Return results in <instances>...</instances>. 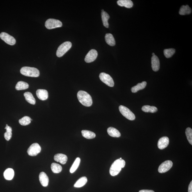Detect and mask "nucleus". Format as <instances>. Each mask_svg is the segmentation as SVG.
I'll return each instance as SVG.
<instances>
[{"instance_id": "7", "label": "nucleus", "mask_w": 192, "mask_h": 192, "mask_svg": "<svg viewBox=\"0 0 192 192\" xmlns=\"http://www.w3.org/2000/svg\"><path fill=\"white\" fill-rule=\"evenodd\" d=\"M99 78L102 82L110 87H113L114 82L112 77L108 74L105 73H101L99 75Z\"/></svg>"}, {"instance_id": "29", "label": "nucleus", "mask_w": 192, "mask_h": 192, "mask_svg": "<svg viewBox=\"0 0 192 192\" xmlns=\"http://www.w3.org/2000/svg\"><path fill=\"white\" fill-rule=\"evenodd\" d=\"M5 129H6V132L4 134V137L6 140L8 141L11 139L12 137V129L11 127L8 126V124H6Z\"/></svg>"}, {"instance_id": "23", "label": "nucleus", "mask_w": 192, "mask_h": 192, "mask_svg": "<svg viewBox=\"0 0 192 192\" xmlns=\"http://www.w3.org/2000/svg\"><path fill=\"white\" fill-rule=\"evenodd\" d=\"M23 95H24L27 102H28V103L32 104V105H35L36 103V100H35L34 97H33V94L31 92H25L23 94Z\"/></svg>"}, {"instance_id": "36", "label": "nucleus", "mask_w": 192, "mask_h": 192, "mask_svg": "<svg viewBox=\"0 0 192 192\" xmlns=\"http://www.w3.org/2000/svg\"><path fill=\"white\" fill-rule=\"evenodd\" d=\"M139 192H154V191L152 190H140Z\"/></svg>"}, {"instance_id": "5", "label": "nucleus", "mask_w": 192, "mask_h": 192, "mask_svg": "<svg viewBox=\"0 0 192 192\" xmlns=\"http://www.w3.org/2000/svg\"><path fill=\"white\" fill-rule=\"evenodd\" d=\"M119 112L123 116L129 120H134L135 119V116L128 108L122 105L119 107Z\"/></svg>"}, {"instance_id": "32", "label": "nucleus", "mask_w": 192, "mask_h": 192, "mask_svg": "<svg viewBox=\"0 0 192 192\" xmlns=\"http://www.w3.org/2000/svg\"><path fill=\"white\" fill-rule=\"evenodd\" d=\"M18 121L21 125L26 126L30 124L31 122V118L28 116H25L20 119Z\"/></svg>"}, {"instance_id": "22", "label": "nucleus", "mask_w": 192, "mask_h": 192, "mask_svg": "<svg viewBox=\"0 0 192 192\" xmlns=\"http://www.w3.org/2000/svg\"><path fill=\"white\" fill-rule=\"evenodd\" d=\"M105 40L106 43L110 46H113L115 45V40L111 33H108L106 34Z\"/></svg>"}, {"instance_id": "33", "label": "nucleus", "mask_w": 192, "mask_h": 192, "mask_svg": "<svg viewBox=\"0 0 192 192\" xmlns=\"http://www.w3.org/2000/svg\"><path fill=\"white\" fill-rule=\"evenodd\" d=\"M176 52V50L174 48L166 49L164 50L165 56L166 58H169L173 56Z\"/></svg>"}, {"instance_id": "13", "label": "nucleus", "mask_w": 192, "mask_h": 192, "mask_svg": "<svg viewBox=\"0 0 192 192\" xmlns=\"http://www.w3.org/2000/svg\"><path fill=\"white\" fill-rule=\"evenodd\" d=\"M169 144V139L167 137H163L160 139L158 142V148L163 149L167 147Z\"/></svg>"}, {"instance_id": "10", "label": "nucleus", "mask_w": 192, "mask_h": 192, "mask_svg": "<svg viewBox=\"0 0 192 192\" xmlns=\"http://www.w3.org/2000/svg\"><path fill=\"white\" fill-rule=\"evenodd\" d=\"M173 166V163L171 161H166L160 165L158 168V172L163 173L169 171Z\"/></svg>"}, {"instance_id": "15", "label": "nucleus", "mask_w": 192, "mask_h": 192, "mask_svg": "<svg viewBox=\"0 0 192 192\" xmlns=\"http://www.w3.org/2000/svg\"><path fill=\"white\" fill-rule=\"evenodd\" d=\"M54 159L57 162H60L62 164H65L67 162L68 158L65 154L59 153L55 155Z\"/></svg>"}, {"instance_id": "1", "label": "nucleus", "mask_w": 192, "mask_h": 192, "mask_svg": "<svg viewBox=\"0 0 192 192\" xmlns=\"http://www.w3.org/2000/svg\"><path fill=\"white\" fill-rule=\"evenodd\" d=\"M125 161L121 158L116 160L110 168V174L112 176H117L120 172L122 168L125 166Z\"/></svg>"}, {"instance_id": "28", "label": "nucleus", "mask_w": 192, "mask_h": 192, "mask_svg": "<svg viewBox=\"0 0 192 192\" xmlns=\"http://www.w3.org/2000/svg\"><path fill=\"white\" fill-rule=\"evenodd\" d=\"M142 110L145 112L155 113L157 112L158 109L154 106L144 105L142 108Z\"/></svg>"}, {"instance_id": "35", "label": "nucleus", "mask_w": 192, "mask_h": 192, "mask_svg": "<svg viewBox=\"0 0 192 192\" xmlns=\"http://www.w3.org/2000/svg\"><path fill=\"white\" fill-rule=\"evenodd\" d=\"M188 192H192V181L190 183L188 186Z\"/></svg>"}, {"instance_id": "25", "label": "nucleus", "mask_w": 192, "mask_h": 192, "mask_svg": "<svg viewBox=\"0 0 192 192\" xmlns=\"http://www.w3.org/2000/svg\"><path fill=\"white\" fill-rule=\"evenodd\" d=\"M87 178L85 176L79 178L74 185V187L77 188H80L84 186L87 182Z\"/></svg>"}, {"instance_id": "17", "label": "nucleus", "mask_w": 192, "mask_h": 192, "mask_svg": "<svg viewBox=\"0 0 192 192\" xmlns=\"http://www.w3.org/2000/svg\"><path fill=\"white\" fill-rule=\"evenodd\" d=\"M117 4L119 6L128 8H131L133 6L132 1L130 0H119L117 1Z\"/></svg>"}, {"instance_id": "6", "label": "nucleus", "mask_w": 192, "mask_h": 192, "mask_svg": "<svg viewBox=\"0 0 192 192\" xmlns=\"http://www.w3.org/2000/svg\"><path fill=\"white\" fill-rule=\"evenodd\" d=\"M45 26L48 29H52L61 27L62 26V23L58 20L49 18L45 22Z\"/></svg>"}, {"instance_id": "9", "label": "nucleus", "mask_w": 192, "mask_h": 192, "mask_svg": "<svg viewBox=\"0 0 192 192\" xmlns=\"http://www.w3.org/2000/svg\"><path fill=\"white\" fill-rule=\"evenodd\" d=\"M0 38L8 45H14L16 43V40L14 37L4 32L1 33Z\"/></svg>"}, {"instance_id": "16", "label": "nucleus", "mask_w": 192, "mask_h": 192, "mask_svg": "<svg viewBox=\"0 0 192 192\" xmlns=\"http://www.w3.org/2000/svg\"><path fill=\"white\" fill-rule=\"evenodd\" d=\"M39 178L40 182L43 186L46 187L48 186L49 178L46 173L42 172L40 174Z\"/></svg>"}, {"instance_id": "34", "label": "nucleus", "mask_w": 192, "mask_h": 192, "mask_svg": "<svg viewBox=\"0 0 192 192\" xmlns=\"http://www.w3.org/2000/svg\"><path fill=\"white\" fill-rule=\"evenodd\" d=\"M185 134L188 142L192 145V129L191 128H187L185 131Z\"/></svg>"}, {"instance_id": "4", "label": "nucleus", "mask_w": 192, "mask_h": 192, "mask_svg": "<svg viewBox=\"0 0 192 192\" xmlns=\"http://www.w3.org/2000/svg\"><path fill=\"white\" fill-rule=\"evenodd\" d=\"M71 42L66 41L62 43L59 46L56 52L57 56L58 57L63 56L71 48Z\"/></svg>"}, {"instance_id": "38", "label": "nucleus", "mask_w": 192, "mask_h": 192, "mask_svg": "<svg viewBox=\"0 0 192 192\" xmlns=\"http://www.w3.org/2000/svg\"><path fill=\"white\" fill-rule=\"evenodd\" d=\"M32 120H33V119H31V121H32Z\"/></svg>"}, {"instance_id": "24", "label": "nucleus", "mask_w": 192, "mask_h": 192, "mask_svg": "<svg viewBox=\"0 0 192 192\" xmlns=\"http://www.w3.org/2000/svg\"><path fill=\"white\" fill-rule=\"evenodd\" d=\"M192 11L191 9L188 5L183 6H181L179 11V14L181 15L189 14H191Z\"/></svg>"}, {"instance_id": "2", "label": "nucleus", "mask_w": 192, "mask_h": 192, "mask_svg": "<svg viewBox=\"0 0 192 192\" xmlns=\"http://www.w3.org/2000/svg\"><path fill=\"white\" fill-rule=\"evenodd\" d=\"M77 97L81 103L85 107H89L92 105V101L90 94L84 91L80 90L77 93Z\"/></svg>"}, {"instance_id": "26", "label": "nucleus", "mask_w": 192, "mask_h": 192, "mask_svg": "<svg viewBox=\"0 0 192 192\" xmlns=\"http://www.w3.org/2000/svg\"><path fill=\"white\" fill-rule=\"evenodd\" d=\"M82 136L86 139H94L95 137L96 134L95 133L92 131L88 130H83L82 131Z\"/></svg>"}, {"instance_id": "14", "label": "nucleus", "mask_w": 192, "mask_h": 192, "mask_svg": "<svg viewBox=\"0 0 192 192\" xmlns=\"http://www.w3.org/2000/svg\"><path fill=\"white\" fill-rule=\"evenodd\" d=\"M38 98L41 100H45L48 98V92L45 89H38L36 92Z\"/></svg>"}, {"instance_id": "31", "label": "nucleus", "mask_w": 192, "mask_h": 192, "mask_svg": "<svg viewBox=\"0 0 192 192\" xmlns=\"http://www.w3.org/2000/svg\"><path fill=\"white\" fill-rule=\"evenodd\" d=\"M52 171L55 173H59L62 171V168L60 165L55 163H52L51 165Z\"/></svg>"}, {"instance_id": "30", "label": "nucleus", "mask_w": 192, "mask_h": 192, "mask_svg": "<svg viewBox=\"0 0 192 192\" xmlns=\"http://www.w3.org/2000/svg\"><path fill=\"white\" fill-rule=\"evenodd\" d=\"M80 158H77L75 159V161H74L73 164L72 165L71 168L70 169V172L71 173H73L76 171L77 168L80 166Z\"/></svg>"}, {"instance_id": "37", "label": "nucleus", "mask_w": 192, "mask_h": 192, "mask_svg": "<svg viewBox=\"0 0 192 192\" xmlns=\"http://www.w3.org/2000/svg\"><path fill=\"white\" fill-rule=\"evenodd\" d=\"M152 55L153 56V55H155V54H154V53H152Z\"/></svg>"}, {"instance_id": "8", "label": "nucleus", "mask_w": 192, "mask_h": 192, "mask_svg": "<svg viewBox=\"0 0 192 192\" xmlns=\"http://www.w3.org/2000/svg\"><path fill=\"white\" fill-rule=\"evenodd\" d=\"M41 151V147L38 143H34L31 145L28 148L27 152L28 155L35 156L38 155Z\"/></svg>"}, {"instance_id": "19", "label": "nucleus", "mask_w": 192, "mask_h": 192, "mask_svg": "<svg viewBox=\"0 0 192 192\" xmlns=\"http://www.w3.org/2000/svg\"><path fill=\"white\" fill-rule=\"evenodd\" d=\"M14 176V170L11 168H8L5 171L4 176L5 179L10 181L13 179Z\"/></svg>"}, {"instance_id": "27", "label": "nucleus", "mask_w": 192, "mask_h": 192, "mask_svg": "<svg viewBox=\"0 0 192 192\" xmlns=\"http://www.w3.org/2000/svg\"><path fill=\"white\" fill-rule=\"evenodd\" d=\"M29 87L28 84L23 81H19L18 82L16 86V90H25Z\"/></svg>"}, {"instance_id": "11", "label": "nucleus", "mask_w": 192, "mask_h": 192, "mask_svg": "<svg viewBox=\"0 0 192 192\" xmlns=\"http://www.w3.org/2000/svg\"><path fill=\"white\" fill-rule=\"evenodd\" d=\"M97 55L98 53L97 50L94 49L90 50L86 55L85 61L87 63H91L93 62L97 58Z\"/></svg>"}, {"instance_id": "18", "label": "nucleus", "mask_w": 192, "mask_h": 192, "mask_svg": "<svg viewBox=\"0 0 192 192\" xmlns=\"http://www.w3.org/2000/svg\"><path fill=\"white\" fill-rule=\"evenodd\" d=\"M108 134L111 137H120L121 134L117 129L113 127H109L107 129Z\"/></svg>"}, {"instance_id": "3", "label": "nucleus", "mask_w": 192, "mask_h": 192, "mask_svg": "<svg viewBox=\"0 0 192 192\" xmlns=\"http://www.w3.org/2000/svg\"><path fill=\"white\" fill-rule=\"evenodd\" d=\"M20 71L22 75L27 77H38L40 75L39 70L34 67H23Z\"/></svg>"}, {"instance_id": "20", "label": "nucleus", "mask_w": 192, "mask_h": 192, "mask_svg": "<svg viewBox=\"0 0 192 192\" xmlns=\"http://www.w3.org/2000/svg\"><path fill=\"white\" fill-rule=\"evenodd\" d=\"M102 18L103 25L106 28H108L109 24L108 21L110 18V16L108 14L103 10H102Z\"/></svg>"}, {"instance_id": "21", "label": "nucleus", "mask_w": 192, "mask_h": 192, "mask_svg": "<svg viewBox=\"0 0 192 192\" xmlns=\"http://www.w3.org/2000/svg\"><path fill=\"white\" fill-rule=\"evenodd\" d=\"M146 85V82L145 81L142 82L141 83H139L137 85L132 87L131 91L133 93H135L139 90H142L145 88Z\"/></svg>"}, {"instance_id": "12", "label": "nucleus", "mask_w": 192, "mask_h": 192, "mask_svg": "<svg viewBox=\"0 0 192 192\" xmlns=\"http://www.w3.org/2000/svg\"><path fill=\"white\" fill-rule=\"evenodd\" d=\"M151 67L153 71L157 72L160 68V61L159 58L155 55L151 57Z\"/></svg>"}]
</instances>
